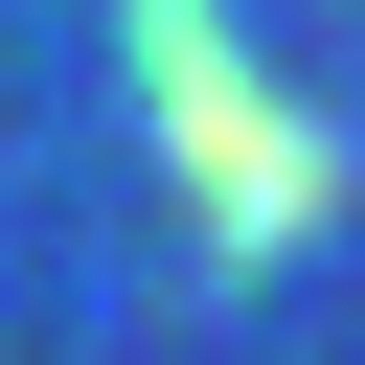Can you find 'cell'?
I'll return each mask as SVG.
<instances>
[{
	"label": "cell",
	"mask_w": 365,
	"mask_h": 365,
	"mask_svg": "<svg viewBox=\"0 0 365 365\" xmlns=\"http://www.w3.org/2000/svg\"><path fill=\"white\" fill-rule=\"evenodd\" d=\"M114 46H137V114H160V160H182V228H205V274H297L319 251V205H342V137L205 23V0H114Z\"/></svg>",
	"instance_id": "obj_1"
}]
</instances>
